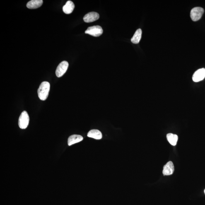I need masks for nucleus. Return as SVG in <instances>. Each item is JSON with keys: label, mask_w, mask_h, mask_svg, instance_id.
Here are the masks:
<instances>
[{"label": "nucleus", "mask_w": 205, "mask_h": 205, "mask_svg": "<svg viewBox=\"0 0 205 205\" xmlns=\"http://www.w3.org/2000/svg\"><path fill=\"white\" fill-rule=\"evenodd\" d=\"M50 85L49 82H43L38 89V95L41 100H45L48 96Z\"/></svg>", "instance_id": "nucleus-1"}, {"label": "nucleus", "mask_w": 205, "mask_h": 205, "mask_svg": "<svg viewBox=\"0 0 205 205\" xmlns=\"http://www.w3.org/2000/svg\"><path fill=\"white\" fill-rule=\"evenodd\" d=\"M30 122V117L26 111L21 113L18 120V125L20 129H25L28 126Z\"/></svg>", "instance_id": "nucleus-2"}, {"label": "nucleus", "mask_w": 205, "mask_h": 205, "mask_svg": "<svg viewBox=\"0 0 205 205\" xmlns=\"http://www.w3.org/2000/svg\"><path fill=\"white\" fill-rule=\"evenodd\" d=\"M204 13V10L200 7H196L191 10L190 17L193 21H196L200 19L203 14Z\"/></svg>", "instance_id": "nucleus-3"}, {"label": "nucleus", "mask_w": 205, "mask_h": 205, "mask_svg": "<svg viewBox=\"0 0 205 205\" xmlns=\"http://www.w3.org/2000/svg\"><path fill=\"white\" fill-rule=\"evenodd\" d=\"M85 33L93 37H98L100 36L103 33V30L102 27L99 25H94L89 27Z\"/></svg>", "instance_id": "nucleus-4"}, {"label": "nucleus", "mask_w": 205, "mask_h": 205, "mask_svg": "<svg viewBox=\"0 0 205 205\" xmlns=\"http://www.w3.org/2000/svg\"><path fill=\"white\" fill-rule=\"evenodd\" d=\"M69 66V64L67 61L62 62L56 68V74L58 78L61 77L66 73Z\"/></svg>", "instance_id": "nucleus-5"}, {"label": "nucleus", "mask_w": 205, "mask_h": 205, "mask_svg": "<svg viewBox=\"0 0 205 205\" xmlns=\"http://www.w3.org/2000/svg\"><path fill=\"white\" fill-rule=\"evenodd\" d=\"M205 78V69L201 68L195 72L193 75L192 79L195 82H198L202 81Z\"/></svg>", "instance_id": "nucleus-6"}, {"label": "nucleus", "mask_w": 205, "mask_h": 205, "mask_svg": "<svg viewBox=\"0 0 205 205\" xmlns=\"http://www.w3.org/2000/svg\"><path fill=\"white\" fill-rule=\"evenodd\" d=\"M100 18L99 14L95 12H91L87 13L83 18V20L85 23H92L98 20Z\"/></svg>", "instance_id": "nucleus-7"}, {"label": "nucleus", "mask_w": 205, "mask_h": 205, "mask_svg": "<svg viewBox=\"0 0 205 205\" xmlns=\"http://www.w3.org/2000/svg\"><path fill=\"white\" fill-rule=\"evenodd\" d=\"M174 170L173 163L170 161L164 166L163 171L164 175H170L173 173Z\"/></svg>", "instance_id": "nucleus-8"}, {"label": "nucleus", "mask_w": 205, "mask_h": 205, "mask_svg": "<svg viewBox=\"0 0 205 205\" xmlns=\"http://www.w3.org/2000/svg\"><path fill=\"white\" fill-rule=\"evenodd\" d=\"M83 139V137L80 135L73 134L70 136L68 138V146L77 143H79Z\"/></svg>", "instance_id": "nucleus-9"}, {"label": "nucleus", "mask_w": 205, "mask_h": 205, "mask_svg": "<svg viewBox=\"0 0 205 205\" xmlns=\"http://www.w3.org/2000/svg\"><path fill=\"white\" fill-rule=\"evenodd\" d=\"M43 3L42 0H32L27 3L26 6L29 9H36L42 6Z\"/></svg>", "instance_id": "nucleus-10"}, {"label": "nucleus", "mask_w": 205, "mask_h": 205, "mask_svg": "<svg viewBox=\"0 0 205 205\" xmlns=\"http://www.w3.org/2000/svg\"><path fill=\"white\" fill-rule=\"evenodd\" d=\"M75 4L73 2L68 1L63 7V11L66 14H70L73 11L75 8Z\"/></svg>", "instance_id": "nucleus-11"}, {"label": "nucleus", "mask_w": 205, "mask_h": 205, "mask_svg": "<svg viewBox=\"0 0 205 205\" xmlns=\"http://www.w3.org/2000/svg\"><path fill=\"white\" fill-rule=\"evenodd\" d=\"M88 136L96 139H100L102 138V134L101 131L98 130L93 129L89 131Z\"/></svg>", "instance_id": "nucleus-12"}, {"label": "nucleus", "mask_w": 205, "mask_h": 205, "mask_svg": "<svg viewBox=\"0 0 205 205\" xmlns=\"http://www.w3.org/2000/svg\"><path fill=\"white\" fill-rule=\"evenodd\" d=\"M142 31L141 29H138L131 39V42L134 44H138L141 40Z\"/></svg>", "instance_id": "nucleus-13"}, {"label": "nucleus", "mask_w": 205, "mask_h": 205, "mask_svg": "<svg viewBox=\"0 0 205 205\" xmlns=\"http://www.w3.org/2000/svg\"><path fill=\"white\" fill-rule=\"evenodd\" d=\"M166 137L167 141L172 146H175L177 144L178 138L177 135L172 133H168L167 134Z\"/></svg>", "instance_id": "nucleus-14"}, {"label": "nucleus", "mask_w": 205, "mask_h": 205, "mask_svg": "<svg viewBox=\"0 0 205 205\" xmlns=\"http://www.w3.org/2000/svg\"><path fill=\"white\" fill-rule=\"evenodd\" d=\"M204 194H205V190H204Z\"/></svg>", "instance_id": "nucleus-15"}]
</instances>
